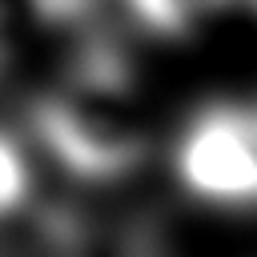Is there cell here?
<instances>
[{
	"mask_svg": "<svg viewBox=\"0 0 257 257\" xmlns=\"http://www.w3.org/2000/svg\"><path fill=\"white\" fill-rule=\"evenodd\" d=\"M40 149L76 181L108 185L149 157V124L128 64L112 48L84 52L32 104Z\"/></svg>",
	"mask_w": 257,
	"mask_h": 257,
	"instance_id": "1",
	"label": "cell"
},
{
	"mask_svg": "<svg viewBox=\"0 0 257 257\" xmlns=\"http://www.w3.org/2000/svg\"><path fill=\"white\" fill-rule=\"evenodd\" d=\"M181 185L209 205H257V100L205 104L173 153Z\"/></svg>",
	"mask_w": 257,
	"mask_h": 257,
	"instance_id": "2",
	"label": "cell"
},
{
	"mask_svg": "<svg viewBox=\"0 0 257 257\" xmlns=\"http://www.w3.org/2000/svg\"><path fill=\"white\" fill-rule=\"evenodd\" d=\"M40 229H44L48 257H157L149 237L120 221L60 213L40 221Z\"/></svg>",
	"mask_w": 257,
	"mask_h": 257,
	"instance_id": "3",
	"label": "cell"
},
{
	"mask_svg": "<svg viewBox=\"0 0 257 257\" xmlns=\"http://www.w3.org/2000/svg\"><path fill=\"white\" fill-rule=\"evenodd\" d=\"M133 20L161 36H185L213 20L229 0H124Z\"/></svg>",
	"mask_w": 257,
	"mask_h": 257,
	"instance_id": "4",
	"label": "cell"
},
{
	"mask_svg": "<svg viewBox=\"0 0 257 257\" xmlns=\"http://www.w3.org/2000/svg\"><path fill=\"white\" fill-rule=\"evenodd\" d=\"M32 209V165L20 141L0 128V229L20 221Z\"/></svg>",
	"mask_w": 257,
	"mask_h": 257,
	"instance_id": "5",
	"label": "cell"
},
{
	"mask_svg": "<svg viewBox=\"0 0 257 257\" xmlns=\"http://www.w3.org/2000/svg\"><path fill=\"white\" fill-rule=\"evenodd\" d=\"M32 4L48 20H76V16H84L92 8V0H32Z\"/></svg>",
	"mask_w": 257,
	"mask_h": 257,
	"instance_id": "6",
	"label": "cell"
},
{
	"mask_svg": "<svg viewBox=\"0 0 257 257\" xmlns=\"http://www.w3.org/2000/svg\"><path fill=\"white\" fill-rule=\"evenodd\" d=\"M0 44H4V24H0Z\"/></svg>",
	"mask_w": 257,
	"mask_h": 257,
	"instance_id": "7",
	"label": "cell"
}]
</instances>
